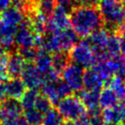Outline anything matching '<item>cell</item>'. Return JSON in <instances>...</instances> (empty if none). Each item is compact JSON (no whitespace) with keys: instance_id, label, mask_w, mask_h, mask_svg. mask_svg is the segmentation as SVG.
I'll use <instances>...</instances> for the list:
<instances>
[{"instance_id":"obj_43","label":"cell","mask_w":125,"mask_h":125,"mask_svg":"<svg viewBox=\"0 0 125 125\" xmlns=\"http://www.w3.org/2000/svg\"><path fill=\"white\" fill-rule=\"evenodd\" d=\"M0 125H18V121H3V123Z\"/></svg>"},{"instance_id":"obj_10","label":"cell","mask_w":125,"mask_h":125,"mask_svg":"<svg viewBox=\"0 0 125 125\" xmlns=\"http://www.w3.org/2000/svg\"><path fill=\"white\" fill-rule=\"evenodd\" d=\"M109 35V31L107 29L101 28L100 30L95 31L93 34L89 36L88 42L98 60L107 59L106 58V45H107Z\"/></svg>"},{"instance_id":"obj_13","label":"cell","mask_w":125,"mask_h":125,"mask_svg":"<svg viewBox=\"0 0 125 125\" xmlns=\"http://www.w3.org/2000/svg\"><path fill=\"white\" fill-rule=\"evenodd\" d=\"M92 68L107 82L111 77H113V74H115L117 72L118 59L97 60Z\"/></svg>"},{"instance_id":"obj_16","label":"cell","mask_w":125,"mask_h":125,"mask_svg":"<svg viewBox=\"0 0 125 125\" xmlns=\"http://www.w3.org/2000/svg\"><path fill=\"white\" fill-rule=\"evenodd\" d=\"M27 62L22 58L19 52H12L8 57V68L9 76L12 78H19L21 76Z\"/></svg>"},{"instance_id":"obj_31","label":"cell","mask_w":125,"mask_h":125,"mask_svg":"<svg viewBox=\"0 0 125 125\" xmlns=\"http://www.w3.org/2000/svg\"><path fill=\"white\" fill-rule=\"evenodd\" d=\"M51 105L52 103L49 101L48 98H45L43 95H40L37 101H36L35 109L44 115L46 112H48L51 109Z\"/></svg>"},{"instance_id":"obj_27","label":"cell","mask_w":125,"mask_h":125,"mask_svg":"<svg viewBox=\"0 0 125 125\" xmlns=\"http://www.w3.org/2000/svg\"><path fill=\"white\" fill-rule=\"evenodd\" d=\"M62 120L57 109H51L44 114L42 125H62Z\"/></svg>"},{"instance_id":"obj_18","label":"cell","mask_w":125,"mask_h":125,"mask_svg":"<svg viewBox=\"0 0 125 125\" xmlns=\"http://www.w3.org/2000/svg\"><path fill=\"white\" fill-rule=\"evenodd\" d=\"M34 63V65L40 71V73L44 75L52 70V56H51L50 52L42 48L38 51Z\"/></svg>"},{"instance_id":"obj_48","label":"cell","mask_w":125,"mask_h":125,"mask_svg":"<svg viewBox=\"0 0 125 125\" xmlns=\"http://www.w3.org/2000/svg\"><path fill=\"white\" fill-rule=\"evenodd\" d=\"M0 121H1V120H0Z\"/></svg>"},{"instance_id":"obj_29","label":"cell","mask_w":125,"mask_h":125,"mask_svg":"<svg viewBox=\"0 0 125 125\" xmlns=\"http://www.w3.org/2000/svg\"><path fill=\"white\" fill-rule=\"evenodd\" d=\"M43 116L44 115L41 113L39 110H37L36 109L24 110V119L31 125L42 124Z\"/></svg>"},{"instance_id":"obj_37","label":"cell","mask_w":125,"mask_h":125,"mask_svg":"<svg viewBox=\"0 0 125 125\" xmlns=\"http://www.w3.org/2000/svg\"><path fill=\"white\" fill-rule=\"evenodd\" d=\"M119 39H120L121 52L125 56V29L121 31V33H120V36H119Z\"/></svg>"},{"instance_id":"obj_12","label":"cell","mask_w":125,"mask_h":125,"mask_svg":"<svg viewBox=\"0 0 125 125\" xmlns=\"http://www.w3.org/2000/svg\"><path fill=\"white\" fill-rule=\"evenodd\" d=\"M21 80L29 89L38 90L44 84L43 75L31 62L26 64L21 74Z\"/></svg>"},{"instance_id":"obj_40","label":"cell","mask_w":125,"mask_h":125,"mask_svg":"<svg viewBox=\"0 0 125 125\" xmlns=\"http://www.w3.org/2000/svg\"><path fill=\"white\" fill-rule=\"evenodd\" d=\"M56 2L58 3L59 6H62L67 9L70 8L72 5V0H56Z\"/></svg>"},{"instance_id":"obj_20","label":"cell","mask_w":125,"mask_h":125,"mask_svg":"<svg viewBox=\"0 0 125 125\" xmlns=\"http://www.w3.org/2000/svg\"><path fill=\"white\" fill-rule=\"evenodd\" d=\"M32 30L38 35H43L47 32V24H48V16L44 15L39 10L31 12V17L29 18Z\"/></svg>"},{"instance_id":"obj_47","label":"cell","mask_w":125,"mask_h":125,"mask_svg":"<svg viewBox=\"0 0 125 125\" xmlns=\"http://www.w3.org/2000/svg\"><path fill=\"white\" fill-rule=\"evenodd\" d=\"M124 27H125V24H124Z\"/></svg>"},{"instance_id":"obj_17","label":"cell","mask_w":125,"mask_h":125,"mask_svg":"<svg viewBox=\"0 0 125 125\" xmlns=\"http://www.w3.org/2000/svg\"><path fill=\"white\" fill-rule=\"evenodd\" d=\"M105 82V80L93 68L87 69L84 74V87L87 90L99 92Z\"/></svg>"},{"instance_id":"obj_24","label":"cell","mask_w":125,"mask_h":125,"mask_svg":"<svg viewBox=\"0 0 125 125\" xmlns=\"http://www.w3.org/2000/svg\"><path fill=\"white\" fill-rule=\"evenodd\" d=\"M107 86L113 91L119 100L125 101V81L118 76H114L107 81Z\"/></svg>"},{"instance_id":"obj_42","label":"cell","mask_w":125,"mask_h":125,"mask_svg":"<svg viewBox=\"0 0 125 125\" xmlns=\"http://www.w3.org/2000/svg\"><path fill=\"white\" fill-rule=\"evenodd\" d=\"M18 125H31V123H29L24 118H20L18 121Z\"/></svg>"},{"instance_id":"obj_15","label":"cell","mask_w":125,"mask_h":125,"mask_svg":"<svg viewBox=\"0 0 125 125\" xmlns=\"http://www.w3.org/2000/svg\"><path fill=\"white\" fill-rule=\"evenodd\" d=\"M24 20H25L24 12L15 7H10L7 10L2 12L0 16V21L2 23L14 28H19Z\"/></svg>"},{"instance_id":"obj_22","label":"cell","mask_w":125,"mask_h":125,"mask_svg":"<svg viewBox=\"0 0 125 125\" xmlns=\"http://www.w3.org/2000/svg\"><path fill=\"white\" fill-rule=\"evenodd\" d=\"M121 53L120 39L115 33H109L107 45H106V58L115 59L118 58Z\"/></svg>"},{"instance_id":"obj_39","label":"cell","mask_w":125,"mask_h":125,"mask_svg":"<svg viewBox=\"0 0 125 125\" xmlns=\"http://www.w3.org/2000/svg\"><path fill=\"white\" fill-rule=\"evenodd\" d=\"M72 124L73 125H91L89 122V120L87 119V117H84V118H82V119H79L77 121H74Z\"/></svg>"},{"instance_id":"obj_5","label":"cell","mask_w":125,"mask_h":125,"mask_svg":"<svg viewBox=\"0 0 125 125\" xmlns=\"http://www.w3.org/2000/svg\"><path fill=\"white\" fill-rule=\"evenodd\" d=\"M68 56L73 63L77 64L82 68L93 67L98 60L87 40L76 43L70 50Z\"/></svg>"},{"instance_id":"obj_14","label":"cell","mask_w":125,"mask_h":125,"mask_svg":"<svg viewBox=\"0 0 125 125\" xmlns=\"http://www.w3.org/2000/svg\"><path fill=\"white\" fill-rule=\"evenodd\" d=\"M102 116L106 124H119L125 121V101H121L114 107L105 109L102 111Z\"/></svg>"},{"instance_id":"obj_45","label":"cell","mask_w":125,"mask_h":125,"mask_svg":"<svg viewBox=\"0 0 125 125\" xmlns=\"http://www.w3.org/2000/svg\"><path fill=\"white\" fill-rule=\"evenodd\" d=\"M105 125H120V124H117V123H109V124H105Z\"/></svg>"},{"instance_id":"obj_11","label":"cell","mask_w":125,"mask_h":125,"mask_svg":"<svg viewBox=\"0 0 125 125\" xmlns=\"http://www.w3.org/2000/svg\"><path fill=\"white\" fill-rule=\"evenodd\" d=\"M22 112V106L18 99L8 98L0 104V120L3 121H19Z\"/></svg>"},{"instance_id":"obj_21","label":"cell","mask_w":125,"mask_h":125,"mask_svg":"<svg viewBox=\"0 0 125 125\" xmlns=\"http://www.w3.org/2000/svg\"><path fill=\"white\" fill-rule=\"evenodd\" d=\"M8 97L13 99H20L23 97L25 92L27 91V86L24 82L20 78H12L6 83Z\"/></svg>"},{"instance_id":"obj_34","label":"cell","mask_w":125,"mask_h":125,"mask_svg":"<svg viewBox=\"0 0 125 125\" xmlns=\"http://www.w3.org/2000/svg\"><path fill=\"white\" fill-rule=\"evenodd\" d=\"M118 68H117V74L118 77L125 81V57H118Z\"/></svg>"},{"instance_id":"obj_6","label":"cell","mask_w":125,"mask_h":125,"mask_svg":"<svg viewBox=\"0 0 125 125\" xmlns=\"http://www.w3.org/2000/svg\"><path fill=\"white\" fill-rule=\"evenodd\" d=\"M42 36L38 35L32 30L29 19H25L22 23L18 28L15 35V45L19 49L36 48L42 45Z\"/></svg>"},{"instance_id":"obj_28","label":"cell","mask_w":125,"mask_h":125,"mask_svg":"<svg viewBox=\"0 0 125 125\" xmlns=\"http://www.w3.org/2000/svg\"><path fill=\"white\" fill-rule=\"evenodd\" d=\"M56 8V0H36V8L46 16H51Z\"/></svg>"},{"instance_id":"obj_44","label":"cell","mask_w":125,"mask_h":125,"mask_svg":"<svg viewBox=\"0 0 125 125\" xmlns=\"http://www.w3.org/2000/svg\"><path fill=\"white\" fill-rule=\"evenodd\" d=\"M62 125H73L72 123H70V122H65V123H63Z\"/></svg>"},{"instance_id":"obj_32","label":"cell","mask_w":125,"mask_h":125,"mask_svg":"<svg viewBox=\"0 0 125 125\" xmlns=\"http://www.w3.org/2000/svg\"><path fill=\"white\" fill-rule=\"evenodd\" d=\"M18 52L22 56V58L26 62H31L35 61L38 51L36 50V48H27V49H19Z\"/></svg>"},{"instance_id":"obj_46","label":"cell","mask_w":125,"mask_h":125,"mask_svg":"<svg viewBox=\"0 0 125 125\" xmlns=\"http://www.w3.org/2000/svg\"><path fill=\"white\" fill-rule=\"evenodd\" d=\"M121 125H125V121H123L121 122Z\"/></svg>"},{"instance_id":"obj_38","label":"cell","mask_w":125,"mask_h":125,"mask_svg":"<svg viewBox=\"0 0 125 125\" xmlns=\"http://www.w3.org/2000/svg\"><path fill=\"white\" fill-rule=\"evenodd\" d=\"M13 0H0V13L10 8Z\"/></svg>"},{"instance_id":"obj_30","label":"cell","mask_w":125,"mask_h":125,"mask_svg":"<svg viewBox=\"0 0 125 125\" xmlns=\"http://www.w3.org/2000/svg\"><path fill=\"white\" fill-rule=\"evenodd\" d=\"M87 119L89 120L91 125H105L100 108L87 111Z\"/></svg>"},{"instance_id":"obj_41","label":"cell","mask_w":125,"mask_h":125,"mask_svg":"<svg viewBox=\"0 0 125 125\" xmlns=\"http://www.w3.org/2000/svg\"><path fill=\"white\" fill-rule=\"evenodd\" d=\"M6 56H8V55H7V52H6V49H5L4 46L0 43V61H1L2 59H4Z\"/></svg>"},{"instance_id":"obj_23","label":"cell","mask_w":125,"mask_h":125,"mask_svg":"<svg viewBox=\"0 0 125 125\" xmlns=\"http://www.w3.org/2000/svg\"><path fill=\"white\" fill-rule=\"evenodd\" d=\"M119 99L116 95L109 87H106L99 92V107L103 109H108L116 106L119 103Z\"/></svg>"},{"instance_id":"obj_35","label":"cell","mask_w":125,"mask_h":125,"mask_svg":"<svg viewBox=\"0 0 125 125\" xmlns=\"http://www.w3.org/2000/svg\"><path fill=\"white\" fill-rule=\"evenodd\" d=\"M76 6H90L95 7V5L98 4L99 0H74Z\"/></svg>"},{"instance_id":"obj_25","label":"cell","mask_w":125,"mask_h":125,"mask_svg":"<svg viewBox=\"0 0 125 125\" xmlns=\"http://www.w3.org/2000/svg\"><path fill=\"white\" fill-rule=\"evenodd\" d=\"M40 94L38 90L29 89L27 90L23 97L20 98V104L22 106V109L24 110L35 109V104L37 99L39 98Z\"/></svg>"},{"instance_id":"obj_19","label":"cell","mask_w":125,"mask_h":125,"mask_svg":"<svg viewBox=\"0 0 125 125\" xmlns=\"http://www.w3.org/2000/svg\"><path fill=\"white\" fill-rule=\"evenodd\" d=\"M78 98L86 107L87 111L99 109V92L92 90H81L78 93Z\"/></svg>"},{"instance_id":"obj_33","label":"cell","mask_w":125,"mask_h":125,"mask_svg":"<svg viewBox=\"0 0 125 125\" xmlns=\"http://www.w3.org/2000/svg\"><path fill=\"white\" fill-rule=\"evenodd\" d=\"M8 57L6 56L0 61V82L2 83H7L10 78L8 68Z\"/></svg>"},{"instance_id":"obj_8","label":"cell","mask_w":125,"mask_h":125,"mask_svg":"<svg viewBox=\"0 0 125 125\" xmlns=\"http://www.w3.org/2000/svg\"><path fill=\"white\" fill-rule=\"evenodd\" d=\"M43 96L53 105H58L62 98L70 96L71 90L62 80L54 83H44L42 86Z\"/></svg>"},{"instance_id":"obj_3","label":"cell","mask_w":125,"mask_h":125,"mask_svg":"<svg viewBox=\"0 0 125 125\" xmlns=\"http://www.w3.org/2000/svg\"><path fill=\"white\" fill-rule=\"evenodd\" d=\"M98 10L108 29L116 30L125 23V7L118 0H99Z\"/></svg>"},{"instance_id":"obj_7","label":"cell","mask_w":125,"mask_h":125,"mask_svg":"<svg viewBox=\"0 0 125 125\" xmlns=\"http://www.w3.org/2000/svg\"><path fill=\"white\" fill-rule=\"evenodd\" d=\"M84 69L74 63H69L62 72V81L71 91L79 93L84 87Z\"/></svg>"},{"instance_id":"obj_36","label":"cell","mask_w":125,"mask_h":125,"mask_svg":"<svg viewBox=\"0 0 125 125\" xmlns=\"http://www.w3.org/2000/svg\"><path fill=\"white\" fill-rule=\"evenodd\" d=\"M8 92L6 87V83L0 82V104L4 102L6 99H8Z\"/></svg>"},{"instance_id":"obj_1","label":"cell","mask_w":125,"mask_h":125,"mask_svg":"<svg viewBox=\"0 0 125 125\" xmlns=\"http://www.w3.org/2000/svg\"><path fill=\"white\" fill-rule=\"evenodd\" d=\"M71 26L78 37L86 38L100 30L104 24L97 8L90 6H75L70 15Z\"/></svg>"},{"instance_id":"obj_26","label":"cell","mask_w":125,"mask_h":125,"mask_svg":"<svg viewBox=\"0 0 125 125\" xmlns=\"http://www.w3.org/2000/svg\"><path fill=\"white\" fill-rule=\"evenodd\" d=\"M69 56L65 54V52L55 53L52 56V70L57 72L58 74H62V72L65 67L69 64Z\"/></svg>"},{"instance_id":"obj_9","label":"cell","mask_w":125,"mask_h":125,"mask_svg":"<svg viewBox=\"0 0 125 125\" xmlns=\"http://www.w3.org/2000/svg\"><path fill=\"white\" fill-rule=\"evenodd\" d=\"M70 16L68 14L67 8L59 5L56 6L54 11L48 19L47 32L65 31L70 29Z\"/></svg>"},{"instance_id":"obj_2","label":"cell","mask_w":125,"mask_h":125,"mask_svg":"<svg viewBox=\"0 0 125 125\" xmlns=\"http://www.w3.org/2000/svg\"><path fill=\"white\" fill-rule=\"evenodd\" d=\"M77 34L72 29L47 32V35L42 37L41 46L50 53H61L70 51L77 43Z\"/></svg>"},{"instance_id":"obj_4","label":"cell","mask_w":125,"mask_h":125,"mask_svg":"<svg viewBox=\"0 0 125 125\" xmlns=\"http://www.w3.org/2000/svg\"><path fill=\"white\" fill-rule=\"evenodd\" d=\"M57 110L63 120L75 121L86 117L87 109L83 105L81 100L75 96H68L62 98L57 105Z\"/></svg>"}]
</instances>
